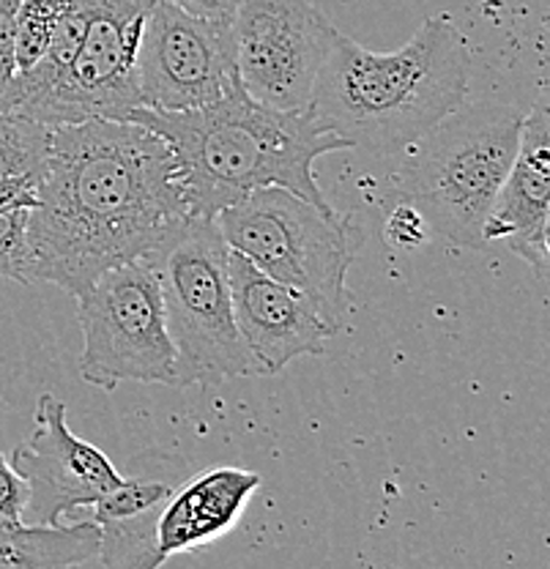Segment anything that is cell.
<instances>
[{
	"label": "cell",
	"instance_id": "1",
	"mask_svg": "<svg viewBox=\"0 0 550 569\" xmlns=\"http://www.w3.org/2000/svg\"><path fill=\"white\" fill-rule=\"evenodd\" d=\"M39 173L41 206L28 213L31 282L74 299L104 271L146 260L192 217L170 148L132 121L56 127Z\"/></svg>",
	"mask_w": 550,
	"mask_h": 569
},
{
	"label": "cell",
	"instance_id": "2",
	"mask_svg": "<svg viewBox=\"0 0 550 569\" xmlns=\"http://www.w3.org/2000/svg\"><path fill=\"white\" fill-rule=\"evenodd\" d=\"M127 121L164 140L179 164L189 211L200 219H214L266 187L291 189L310 203L331 206L316 181V162L323 153L351 148L310 110L288 112L260 104L241 82L198 110L134 107Z\"/></svg>",
	"mask_w": 550,
	"mask_h": 569
},
{
	"label": "cell",
	"instance_id": "3",
	"mask_svg": "<svg viewBox=\"0 0 550 569\" xmlns=\"http://www.w3.org/2000/svg\"><path fill=\"white\" fill-rule=\"evenodd\" d=\"M469 77V39L449 14L424 20L394 52L337 33L307 110L351 148L392 157L466 104Z\"/></svg>",
	"mask_w": 550,
	"mask_h": 569
},
{
	"label": "cell",
	"instance_id": "4",
	"mask_svg": "<svg viewBox=\"0 0 550 569\" xmlns=\"http://www.w3.org/2000/svg\"><path fill=\"white\" fill-rule=\"evenodd\" d=\"M523 112L512 104H463L408 148L394 176L430 233L463 249H484L482 228L518 151Z\"/></svg>",
	"mask_w": 550,
	"mask_h": 569
},
{
	"label": "cell",
	"instance_id": "5",
	"mask_svg": "<svg viewBox=\"0 0 550 569\" xmlns=\"http://www.w3.org/2000/svg\"><path fill=\"white\" fill-rule=\"evenodd\" d=\"M224 244L271 280L299 290L340 331L351 310L348 269L364 233L351 217L282 187L256 189L214 217Z\"/></svg>",
	"mask_w": 550,
	"mask_h": 569
},
{
	"label": "cell",
	"instance_id": "6",
	"mask_svg": "<svg viewBox=\"0 0 550 569\" xmlns=\"http://www.w3.org/2000/svg\"><path fill=\"white\" fill-rule=\"evenodd\" d=\"M230 247L214 219L189 217L148 263L162 288L164 326L176 348V387H217L230 378L263 376L247 351L233 316Z\"/></svg>",
	"mask_w": 550,
	"mask_h": 569
},
{
	"label": "cell",
	"instance_id": "7",
	"mask_svg": "<svg viewBox=\"0 0 550 569\" xmlns=\"http://www.w3.org/2000/svg\"><path fill=\"white\" fill-rule=\"evenodd\" d=\"M80 376L112 391L121 383L176 387V348L164 326L162 288L148 260L104 271L77 296Z\"/></svg>",
	"mask_w": 550,
	"mask_h": 569
},
{
	"label": "cell",
	"instance_id": "8",
	"mask_svg": "<svg viewBox=\"0 0 550 569\" xmlns=\"http://www.w3.org/2000/svg\"><path fill=\"white\" fill-rule=\"evenodd\" d=\"M153 0H93L86 36L72 63L50 91L17 116L44 127H67L91 118L127 121L140 107L138 50Z\"/></svg>",
	"mask_w": 550,
	"mask_h": 569
},
{
	"label": "cell",
	"instance_id": "9",
	"mask_svg": "<svg viewBox=\"0 0 550 569\" xmlns=\"http://www.w3.org/2000/svg\"><path fill=\"white\" fill-rule=\"evenodd\" d=\"M230 33L244 91L274 110L301 112L340 31L310 0H241Z\"/></svg>",
	"mask_w": 550,
	"mask_h": 569
},
{
	"label": "cell",
	"instance_id": "10",
	"mask_svg": "<svg viewBox=\"0 0 550 569\" xmlns=\"http://www.w3.org/2000/svg\"><path fill=\"white\" fill-rule=\"evenodd\" d=\"M239 82L230 26L153 0L138 50L140 107L159 112L198 110L222 99Z\"/></svg>",
	"mask_w": 550,
	"mask_h": 569
},
{
	"label": "cell",
	"instance_id": "11",
	"mask_svg": "<svg viewBox=\"0 0 550 569\" xmlns=\"http://www.w3.org/2000/svg\"><path fill=\"white\" fill-rule=\"evenodd\" d=\"M33 422L31 438L17 443L9 462L31 490L26 523L61 526L63 515L93 507L123 473L102 449L74 436L67 422V402L52 391L39 397Z\"/></svg>",
	"mask_w": 550,
	"mask_h": 569
},
{
	"label": "cell",
	"instance_id": "12",
	"mask_svg": "<svg viewBox=\"0 0 550 569\" xmlns=\"http://www.w3.org/2000/svg\"><path fill=\"white\" fill-rule=\"evenodd\" d=\"M228 277L236 326L263 376H277L301 356L327 351L334 329L299 290L271 280L233 249L228 258Z\"/></svg>",
	"mask_w": 550,
	"mask_h": 569
},
{
	"label": "cell",
	"instance_id": "13",
	"mask_svg": "<svg viewBox=\"0 0 550 569\" xmlns=\"http://www.w3.org/2000/svg\"><path fill=\"white\" fill-rule=\"evenodd\" d=\"M550 219V107L542 86L537 102L523 116L518 151L482 228L484 244L501 241L523 258L540 280L548 274Z\"/></svg>",
	"mask_w": 550,
	"mask_h": 569
},
{
	"label": "cell",
	"instance_id": "14",
	"mask_svg": "<svg viewBox=\"0 0 550 569\" xmlns=\"http://www.w3.org/2000/svg\"><path fill=\"white\" fill-rule=\"evenodd\" d=\"M260 482L256 471L236 466L209 468L198 477L189 473L159 512L157 548L162 559L203 550L233 531Z\"/></svg>",
	"mask_w": 550,
	"mask_h": 569
},
{
	"label": "cell",
	"instance_id": "15",
	"mask_svg": "<svg viewBox=\"0 0 550 569\" xmlns=\"http://www.w3.org/2000/svg\"><path fill=\"white\" fill-rule=\"evenodd\" d=\"M99 556V526L17 523L0 518V569H67L93 565Z\"/></svg>",
	"mask_w": 550,
	"mask_h": 569
},
{
	"label": "cell",
	"instance_id": "16",
	"mask_svg": "<svg viewBox=\"0 0 550 569\" xmlns=\"http://www.w3.org/2000/svg\"><path fill=\"white\" fill-rule=\"evenodd\" d=\"M69 0H22L17 9L14 36V71L26 74L44 58L52 31L61 20Z\"/></svg>",
	"mask_w": 550,
	"mask_h": 569
},
{
	"label": "cell",
	"instance_id": "17",
	"mask_svg": "<svg viewBox=\"0 0 550 569\" xmlns=\"http://www.w3.org/2000/svg\"><path fill=\"white\" fill-rule=\"evenodd\" d=\"M52 129L20 116H0V178L39 170Z\"/></svg>",
	"mask_w": 550,
	"mask_h": 569
},
{
	"label": "cell",
	"instance_id": "18",
	"mask_svg": "<svg viewBox=\"0 0 550 569\" xmlns=\"http://www.w3.org/2000/svg\"><path fill=\"white\" fill-rule=\"evenodd\" d=\"M0 280L31 284L28 211L0 209Z\"/></svg>",
	"mask_w": 550,
	"mask_h": 569
},
{
	"label": "cell",
	"instance_id": "19",
	"mask_svg": "<svg viewBox=\"0 0 550 569\" xmlns=\"http://www.w3.org/2000/svg\"><path fill=\"white\" fill-rule=\"evenodd\" d=\"M383 236H387L389 247L398 249H417L430 241V224L411 203L398 200L392 213H389L387 224H383Z\"/></svg>",
	"mask_w": 550,
	"mask_h": 569
},
{
	"label": "cell",
	"instance_id": "20",
	"mask_svg": "<svg viewBox=\"0 0 550 569\" xmlns=\"http://www.w3.org/2000/svg\"><path fill=\"white\" fill-rule=\"evenodd\" d=\"M41 206V173L26 170L0 178V209L6 211H37Z\"/></svg>",
	"mask_w": 550,
	"mask_h": 569
},
{
	"label": "cell",
	"instance_id": "21",
	"mask_svg": "<svg viewBox=\"0 0 550 569\" xmlns=\"http://www.w3.org/2000/svg\"><path fill=\"white\" fill-rule=\"evenodd\" d=\"M31 490L22 473L0 455V518L26 523V509Z\"/></svg>",
	"mask_w": 550,
	"mask_h": 569
},
{
	"label": "cell",
	"instance_id": "22",
	"mask_svg": "<svg viewBox=\"0 0 550 569\" xmlns=\"http://www.w3.org/2000/svg\"><path fill=\"white\" fill-rule=\"evenodd\" d=\"M22 0H0V116H3V93L14 71V36L17 9Z\"/></svg>",
	"mask_w": 550,
	"mask_h": 569
},
{
	"label": "cell",
	"instance_id": "23",
	"mask_svg": "<svg viewBox=\"0 0 550 569\" xmlns=\"http://www.w3.org/2000/svg\"><path fill=\"white\" fill-rule=\"evenodd\" d=\"M164 3L176 6V9L187 11V14L200 17V20L209 22H224L230 26L239 11L241 0H164Z\"/></svg>",
	"mask_w": 550,
	"mask_h": 569
},
{
	"label": "cell",
	"instance_id": "24",
	"mask_svg": "<svg viewBox=\"0 0 550 569\" xmlns=\"http://www.w3.org/2000/svg\"><path fill=\"white\" fill-rule=\"evenodd\" d=\"M67 569H88V565H80V567H67Z\"/></svg>",
	"mask_w": 550,
	"mask_h": 569
}]
</instances>
